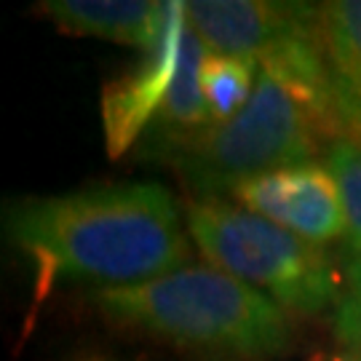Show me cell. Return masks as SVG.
Returning <instances> with one entry per match:
<instances>
[{
    "instance_id": "277c9868",
    "label": "cell",
    "mask_w": 361,
    "mask_h": 361,
    "mask_svg": "<svg viewBox=\"0 0 361 361\" xmlns=\"http://www.w3.org/2000/svg\"><path fill=\"white\" fill-rule=\"evenodd\" d=\"M185 222L214 268L259 289L276 305L302 316H319L329 305L337 308V276L324 246L219 198L190 201Z\"/></svg>"
},
{
    "instance_id": "ba28073f",
    "label": "cell",
    "mask_w": 361,
    "mask_h": 361,
    "mask_svg": "<svg viewBox=\"0 0 361 361\" xmlns=\"http://www.w3.org/2000/svg\"><path fill=\"white\" fill-rule=\"evenodd\" d=\"M316 40L340 121V142L361 145V0L316 6Z\"/></svg>"
},
{
    "instance_id": "52a82bcc",
    "label": "cell",
    "mask_w": 361,
    "mask_h": 361,
    "mask_svg": "<svg viewBox=\"0 0 361 361\" xmlns=\"http://www.w3.org/2000/svg\"><path fill=\"white\" fill-rule=\"evenodd\" d=\"M185 30V3L169 0L161 38L155 40L150 51H142V62L129 75L118 78L104 89L102 118L110 155H121L145 129H150L177 75Z\"/></svg>"
},
{
    "instance_id": "7c38bea8",
    "label": "cell",
    "mask_w": 361,
    "mask_h": 361,
    "mask_svg": "<svg viewBox=\"0 0 361 361\" xmlns=\"http://www.w3.org/2000/svg\"><path fill=\"white\" fill-rule=\"evenodd\" d=\"M326 164L335 171L345 207L343 246L348 255V273L361 276V145L335 142L326 150Z\"/></svg>"
},
{
    "instance_id": "9c48e42d",
    "label": "cell",
    "mask_w": 361,
    "mask_h": 361,
    "mask_svg": "<svg viewBox=\"0 0 361 361\" xmlns=\"http://www.w3.org/2000/svg\"><path fill=\"white\" fill-rule=\"evenodd\" d=\"M40 11L56 25L94 38L150 51L166 22L169 3L147 0H49Z\"/></svg>"
},
{
    "instance_id": "4fadbf2b",
    "label": "cell",
    "mask_w": 361,
    "mask_h": 361,
    "mask_svg": "<svg viewBox=\"0 0 361 361\" xmlns=\"http://www.w3.org/2000/svg\"><path fill=\"white\" fill-rule=\"evenodd\" d=\"M348 276V292L340 297L335 308V332L345 345L356 350V356H361V276L359 273Z\"/></svg>"
},
{
    "instance_id": "6da1fadb",
    "label": "cell",
    "mask_w": 361,
    "mask_h": 361,
    "mask_svg": "<svg viewBox=\"0 0 361 361\" xmlns=\"http://www.w3.org/2000/svg\"><path fill=\"white\" fill-rule=\"evenodd\" d=\"M6 228L46 281L131 286L180 271L193 257L180 209L153 182L27 198L8 209Z\"/></svg>"
},
{
    "instance_id": "5b68a950",
    "label": "cell",
    "mask_w": 361,
    "mask_h": 361,
    "mask_svg": "<svg viewBox=\"0 0 361 361\" xmlns=\"http://www.w3.org/2000/svg\"><path fill=\"white\" fill-rule=\"evenodd\" d=\"M233 198L244 209L316 246L345 235L343 193L329 164L302 161L273 169L238 185Z\"/></svg>"
},
{
    "instance_id": "30bf717a",
    "label": "cell",
    "mask_w": 361,
    "mask_h": 361,
    "mask_svg": "<svg viewBox=\"0 0 361 361\" xmlns=\"http://www.w3.org/2000/svg\"><path fill=\"white\" fill-rule=\"evenodd\" d=\"M207 54L209 49L188 25L185 38H182L177 75L171 80V89H169L158 116L153 118V123L147 129V140H145V150L158 161L161 158L166 161V155L177 145L214 123L207 99H204V89H201V65H204Z\"/></svg>"
},
{
    "instance_id": "8fae6325",
    "label": "cell",
    "mask_w": 361,
    "mask_h": 361,
    "mask_svg": "<svg viewBox=\"0 0 361 361\" xmlns=\"http://www.w3.org/2000/svg\"><path fill=\"white\" fill-rule=\"evenodd\" d=\"M259 62L249 56L209 51L201 65V89L214 123L233 118L252 97Z\"/></svg>"
},
{
    "instance_id": "8992f818",
    "label": "cell",
    "mask_w": 361,
    "mask_h": 361,
    "mask_svg": "<svg viewBox=\"0 0 361 361\" xmlns=\"http://www.w3.org/2000/svg\"><path fill=\"white\" fill-rule=\"evenodd\" d=\"M310 3L265 0H193L185 3L188 25L209 51L268 59L313 25Z\"/></svg>"
},
{
    "instance_id": "3957f363",
    "label": "cell",
    "mask_w": 361,
    "mask_h": 361,
    "mask_svg": "<svg viewBox=\"0 0 361 361\" xmlns=\"http://www.w3.org/2000/svg\"><path fill=\"white\" fill-rule=\"evenodd\" d=\"M324 140L329 134L310 104L279 73L259 67L249 102L177 145L166 161L201 201H209L233 195L265 171L313 161Z\"/></svg>"
},
{
    "instance_id": "5bb4252c",
    "label": "cell",
    "mask_w": 361,
    "mask_h": 361,
    "mask_svg": "<svg viewBox=\"0 0 361 361\" xmlns=\"http://www.w3.org/2000/svg\"><path fill=\"white\" fill-rule=\"evenodd\" d=\"M324 361H361V356H332V359H324Z\"/></svg>"
},
{
    "instance_id": "7a4b0ae2",
    "label": "cell",
    "mask_w": 361,
    "mask_h": 361,
    "mask_svg": "<svg viewBox=\"0 0 361 361\" xmlns=\"http://www.w3.org/2000/svg\"><path fill=\"white\" fill-rule=\"evenodd\" d=\"M110 322L182 348L235 359H273L292 343L281 305L214 265H190L142 284L94 295Z\"/></svg>"
}]
</instances>
